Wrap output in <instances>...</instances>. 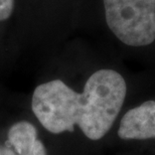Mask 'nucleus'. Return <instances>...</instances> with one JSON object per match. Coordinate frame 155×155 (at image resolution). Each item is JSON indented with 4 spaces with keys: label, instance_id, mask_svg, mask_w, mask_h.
<instances>
[{
    "label": "nucleus",
    "instance_id": "nucleus-3",
    "mask_svg": "<svg viewBox=\"0 0 155 155\" xmlns=\"http://www.w3.org/2000/svg\"><path fill=\"white\" fill-rule=\"evenodd\" d=\"M118 135L125 140L155 138V101H146L125 113Z\"/></svg>",
    "mask_w": 155,
    "mask_h": 155
},
{
    "label": "nucleus",
    "instance_id": "nucleus-1",
    "mask_svg": "<svg viewBox=\"0 0 155 155\" xmlns=\"http://www.w3.org/2000/svg\"><path fill=\"white\" fill-rule=\"evenodd\" d=\"M126 93L125 80L119 73L100 70L89 78L83 93L61 80L38 86L32 95L31 110L48 132H72L77 125L86 137L99 140L115 122Z\"/></svg>",
    "mask_w": 155,
    "mask_h": 155
},
{
    "label": "nucleus",
    "instance_id": "nucleus-5",
    "mask_svg": "<svg viewBox=\"0 0 155 155\" xmlns=\"http://www.w3.org/2000/svg\"><path fill=\"white\" fill-rule=\"evenodd\" d=\"M14 8V0H0V22L11 16Z\"/></svg>",
    "mask_w": 155,
    "mask_h": 155
},
{
    "label": "nucleus",
    "instance_id": "nucleus-4",
    "mask_svg": "<svg viewBox=\"0 0 155 155\" xmlns=\"http://www.w3.org/2000/svg\"><path fill=\"white\" fill-rule=\"evenodd\" d=\"M7 144L18 155H48L45 145L38 139L35 127L27 121H20L10 127Z\"/></svg>",
    "mask_w": 155,
    "mask_h": 155
},
{
    "label": "nucleus",
    "instance_id": "nucleus-2",
    "mask_svg": "<svg viewBox=\"0 0 155 155\" xmlns=\"http://www.w3.org/2000/svg\"><path fill=\"white\" fill-rule=\"evenodd\" d=\"M106 21L114 35L130 46L155 40V0H104Z\"/></svg>",
    "mask_w": 155,
    "mask_h": 155
}]
</instances>
